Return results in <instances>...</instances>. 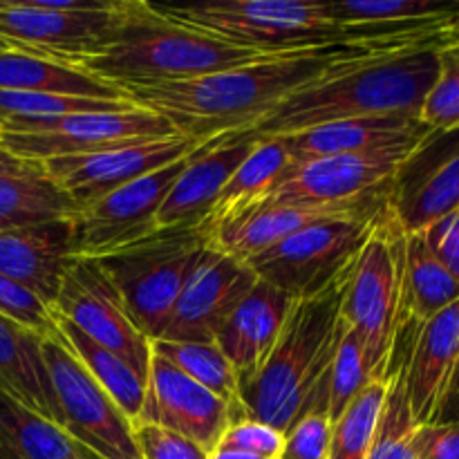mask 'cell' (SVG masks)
<instances>
[{"mask_svg": "<svg viewBox=\"0 0 459 459\" xmlns=\"http://www.w3.org/2000/svg\"><path fill=\"white\" fill-rule=\"evenodd\" d=\"M384 48L372 43H336L263 56L200 79L128 90L126 97L134 106L169 119L182 137L209 142L222 134L249 133L291 94L325 79L345 63Z\"/></svg>", "mask_w": 459, "mask_h": 459, "instance_id": "6da1fadb", "label": "cell"}, {"mask_svg": "<svg viewBox=\"0 0 459 459\" xmlns=\"http://www.w3.org/2000/svg\"><path fill=\"white\" fill-rule=\"evenodd\" d=\"M439 49H375L291 94L249 130L251 137H282L330 121L379 115H417L439 76Z\"/></svg>", "mask_w": 459, "mask_h": 459, "instance_id": "7a4b0ae2", "label": "cell"}, {"mask_svg": "<svg viewBox=\"0 0 459 459\" xmlns=\"http://www.w3.org/2000/svg\"><path fill=\"white\" fill-rule=\"evenodd\" d=\"M258 58L263 56L251 49L173 21L152 3L128 0L124 21L106 48L74 67L128 92L200 79Z\"/></svg>", "mask_w": 459, "mask_h": 459, "instance_id": "3957f363", "label": "cell"}, {"mask_svg": "<svg viewBox=\"0 0 459 459\" xmlns=\"http://www.w3.org/2000/svg\"><path fill=\"white\" fill-rule=\"evenodd\" d=\"M345 281L314 299L296 300L263 370L240 385L245 417L287 435L309 412L339 343Z\"/></svg>", "mask_w": 459, "mask_h": 459, "instance_id": "277c9868", "label": "cell"}, {"mask_svg": "<svg viewBox=\"0 0 459 459\" xmlns=\"http://www.w3.org/2000/svg\"><path fill=\"white\" fill-rule=\"evenodd\" d=\"M406 231L393 206L379 213L341 299V321L357 332L372 379H385L403 316Z\"/></svg>", "mask_w": 459, "mask_h": 459, "instance_id": "5b68a950", "label": "cell"}, {"mask_svg": "<svg viewBox=\"0 0 459 459\" xmlns=\"http://www.w3.org/2000/svg\"><path fill=\"white\" fill-rule=\"evenodd\" d=\"M161 13L260 56L303 52L345 43L327 3L303 0H224V3L155 4Z\"/></svg>", "mask_w": 459, "mask_h": 459, "instance_id": "8992f818", "label": "cell"}, {"mask_svg": "<svg viewBox=\"0 0 459 459\" xmlns=\"http://www.w3.org/2000/svg\"><path fill=\"white\" fill-rule=\"evenodd\" d=\"M204 229H160L146 240L99 258L134 325L148 341L164 336L175 303L206 247Z\"/></svg>", "mask_w": 459, "mask_h": 459, "instance_id": "52a82bcc", "label": "cell"}, {"mask_svg": "<svg viewBox=\"0 0 459 459\" xmlns=\"http://www.w3.org/2000/svg\"><path fill=\"white\" fill-rule=\"evenodd\" d=\"M388 204L309 224L254 255L247 267L258 281L269 282L294 300L314 299L350 276L379 213Z\"/></svg>", "mask_w": 459, "mask_h": 459, "instance_id": "ba28073f", "label": "cell"}, {"mask_svg": "<svg viewBox=\"0 0 459 459\" xmlns=\"http://www.w3.org/2000/svg\"><path fill=\"white\" fill-rule=\"evenodd\" d=\"M421 143L291 164L281 184L260 200L267 204L303 209H379L390 202L394 178L403 161Z\"/></svg>", "mask_w": 459, "mask_h": 459, "instance_id": "9c48e42d", "label": "cell"}, {"mask_svg": "<svg viewBox=\"0 0 459 459\" xmlns=\"http://www.w3.org/2000/svg\"><path fill=\"white\" fill-rule=\"evenodd\" d=\"M126 7L128 0H0V40L74 65L106 48Z\"/></svg>", "mask_w": 459, "mask_h": 459, "instance_id": "30bf717a", "label": "cell"}, {"mask_svg": "<svg viewBox=\"0 0 459 459\" xmlns=\"http://www.w3.org/2000/svg\"><path fill=\"white\" fill-rule=\"evenodd\" d=\"M58 424L101 459H139L133 424L56 332L40 341Z\"/></svg>", "mask_w": 459, "mask_h": 459, "instance_id": "8fae6325", "label": "cell"}, {"mask_svg": "<svg viewBox=\"0 0 459 459\" xmlns=\"http://www.w3.org/2000/svg\"><path fill=\"white\" fill-rule=\"evenodd\" d=\"M179 137L178 130L157 112L146 108H126L112 112H81L40 121L22 134H0V148L25 161H48L58 157H79L110 148L137 146Z\"/></svg>", "mask_w": 459, "mask_h": 459, "instance_id": "7c38bea8", "label": "cell"}, {"mask_svg": "<svg viewBox=\"0 0 459 459\" xmlns=\"http://www.w3.org/2000/svg\"><path fill=\"white\" fill-rule=\"evenodd\" d=\"M191 157L124 184L81 206L72 218V251L76 258H106L157 233V213Z\"/></svg>", "mask_w": 459, "mask_h": 459, "instance_id": "4fadbf2b", "label": "cell"}, {"mask_svg": "<svg viewBox=\"0 0 459 459\" xmlns=\"http://www.w3.org/2000/svg\"><path fill=\"white\" fill-rule=\"evenodd\" d=\"M52 309L148 379L151 341L133 323L119 291L99 260L72 258Z\"/></svg>", "mask_w": 459, "mask_h": 459, "instance_id": "5bb4252c", "label": "cell"}, {"mask_svg": "<svg viewBox=\"0 0 459 459\" xmlns=\"http://www.w3.org/2000/svg\"><path fill=\"white\" fill-rule=\"evenodd\" d=\"M204 143L206 142L179 134L173 139L110 148V151L92 152V155L58 157V160L40 161V166L81 209V206L117 191L124 184L195 155Z\"/></svg>", "mask_w": 459, "mask_h": 459, "instance_id": "9a60e30c", "label": "cell"}, {"mask_svg": "<svg viewBox=\"0 0 459 459\" xmlns=\"http://www.w3.org/2000/svg\"><path fill=\"white\" fill-rule=\"evenodd\" d=\"M255 282L258 278L247 263L222 254L206 242L161 339L179 343H213L220 327Z\"/></svg>", "mask_w": 459, "mask_h": 459, "instance_id": "2e32d148", "label": "cell"}, {"mask_svg": "<svg viewBox=\"0 0 459 459\" xmlns=\"http://www.w3.org/2000/svg\"><path fill=\"white\" fill-rule=\"evenodd\" d=\"M390 206L406 233H421L459 209V128L433 130L403 161Z\"/></svg>", "mask_w": 459, "mask_h": 459, "instance_id": "e0dca14e", "label": "cell"}, {"mask_svg": "<svg viewBox=\"0 0 459 459\" xmlns=\"http://www.w3.org/2000/svg\"><path fill=\"white\" fill-rule=\"evenodd\" d=\"M238 420L240 417L227 402L202 388L160 354H151L146 399L137 421L173 430L211 453Z\"/></svg>", "mask_w": 459, "mask_h": 459, "instance_id": "ac0fdd59", "label": "cell"}, {"mask_svg": "<svg viewBox=\"0 0 459 459\" xmlns=\"http://www.w3.org/2000/svg\"><path fill=\"white\" fill-rule=\"evenodd\" d=\"M403 352V379L417 426L433 424L459 354V300L421 325L397 336Z\"/></svg>", "mask_w": 459, "mask_h": 459, "instance_id": "d6986e66", "label": "cell"}, {"mask_svg": "<svg viewBox=\"0 0 459 459\" xmlns=\"http://www.w3.org/2000/svg\"><path fill=\"white\" fill-rule=\"evenodd\" d=\"M254 146L255 137L249 133L222 134L206 142L195 155H191L166 195L157 213V229L204 227L218 204L220 193Z\"/></svg>", "mask_w": 459, "mask_h": 459, "instance_id": "ffe728a7", "label": "cell"}, {"mask_svg": "<svg viewBox=\"0 0 459 459\" xmlns=\"http://www.w3.org/2000/svg\"><path fill=\"white\" fill-rule=\"evenodd\" d=\"M433 128L417 115H379L357 119L330 121L299 133L282 134L294 164L323 160V157L354 155V152L384 151V148L421 143Z\"/></svg>", "mask_w": 459, "mask_h": 459, "instance_id": "44dd1931", "label": "cell"}, {"mask_svg": "<svg viewBox=\"0 0 459 459\" xmlns=\"http://www.w3.org/2000/svg\"><path fill=\"white\" fill-rule=\"evenodd\" d=\"M294 305L290 294L258 281L220 327L213 343L238 372L240 385L263 370Z\"/></svg>", "mask_w": 459, "mask_h": 459, "instance_id": "7402d4cb", "label": "cell"}, {"mask_svg": "<svg viewBox=\"0 0 459 459\" xmlns=\"http://www.w3.org/2000/svg\"><path fill=\"white\" fill-rule=\"evenodd\" d=\"M72 251V218L0 231V273L52 307Z\"/></svg>", "mask_w": 459, "mask_h": 459, "instance_id": "603a6c76", "label": "cell"}, {"mask_svg": "<svg viewBox=\"0 0 459 459\" xmlns=\"http://www.w3.org/2000/svg\"><path fill=\"white\" fill-rule=\"evenodd\" d=\"M343 213H361V211L303 209V206H278L255 200L213 222H206L202 229L209 245L240 263H249L254 255L272 249L291 233Z\"/></svg>", "mask_w": 459, "mask_h": 459, "instance_id": "cb8c5ba5", "label": "cell"}, {"mask_svg": "<svg viewBox=\"0 0 459 459\" xmlns=\"http://www.w3.org/2000/svg\"><path fill=\"white\" fill-rule=\"evenodd\" d=\"M0 90H16V92H52L65 97L99 99V101H128L124 90L115 88L108 81L40 56V54L21 52V49H3L0 52Z\"/></svg>", "mask_w": 459, "mask_h": 459, "instance_id": "d4e9b609", "label": "cell"}, {"mask_svg": "<svg viewBox=\"0 0 459 459\" xmlns=\"http://www.w3.org/2000/svg\"><path fill=\"white\" fill-rule=\"evenodd\" d=\"M40 336L0 316V393L58 424L56 402L40 354ZM61 426V424H58Z\"/></svg>", "mask_w": 459, "mask_h": 459, "instance_id": "484cf974", "label": "cell"}, {"mask_svg": "<svg viewBox=\"0 0 459 459\" xmlns=\"http://www.w3.org/2000/svg\"><path fill=\"white\" fill-rule=\"evenodd\" d=\"M0 459H101L48 417L0 393Z\"/></svg>", "mask_w": 459, "mask_h": 459, "instance_id": "4316f807", "label": "cell"}, {"mask_svg": "<svg viewBox=\"0 0 459 459\" xmlns=\"http://www.w3.org/2000/svg\"><path fill=\"white\" fill-rule=\"evenodd\" d=\"M79 206L40 164L0 175V231L70 220Z\"/></svg>", "mask_w": 459, "mask_h": 459, "instance_id": "83f0119b", "label": "cell"}, {"mask_svg": "<svg viewBox=\"0 0 459 459\" xmlns=\"http://www.w3.org/2000/svg\"><path fill=\"white\" fill-rule=\"evenodd\" d=\"M459 300V281L433 255L421 233H406L403 327L421 325Z\"/></svg>", "mask_w": 459, "mask_h": 459, "instance_id": "f1b7e54d", "label": "cell"}, {"mask_svg": "<svg viewBox=\"0 0 459 459\" xmlns=\"http://www.w3.org/2000/svg\"><path fill=\"white\" fill-rule=\"evenodd\" d=\"M54 314V323H56L58 332L65 339V343L70 345L72 352L76 354L81 363H83L85 370L94 377L99 385L106 390L108 397L119 406V411L124 412L126 420L130 424H134L143 408V399H146V377L139 375L130 363H126L124 359L117 357L115 352L106 350L103 345L94 343L92 339L83 334L76 325H72L67 318H63L61 314Z\"/></svg>", "mask_w": 459, "mask_h": 459, "instance_id": "f546056e", "label": "cell"}, {"mask_svg": "<svg viewBox=\"0 0 459 459\" xmlns=\"http://www.w3.org/2000/svg\"><path fill=\"white\" fill-rule=\"evenodd\" d=\"M291 164L294 161H291L290 151H287L285 142L281 137L255 139L254 151L247 155V160L231 175L224 191L220 193L213 213L209 215L206 222H213V220L267 195L269 191H273L281 184V179L285 178Z\"/></svg>", "mask_w": 459, "mask_h": 459, "instance_id": "4dcf8cb0", "label": "cell"}, {"mask_svg": "<svg viewBox=\"0 0 459 459\" xmlns=\"http://www.w3.org/2000/svg\"><path fill=\"white\" fill-rule=\"evenodd\" d=\"M341 30L411 27L459 18V0H327Z\"/></svg>", "mask_w": 459, "mask_h": 459, "instance_id": "1f68e13d", "label": "cell"}, {"mask_svg": "<svg viewBox=\"0 0 459 459\" xmlns=\"http://www.w3.org/2000/svg\"><path fill=\"white\" fill-rule=\"evenodd\" d=\"M151 350L173 363L178 370L191 377L195 384L213 393L222 402L236 411V415L245 417L240 403V379L222 350L215 343H179V341H151Z\"/></svg>", "mask_w": 459, "mask_h": 459, "instance_id": "d6a6232c", "label": "cell"}, {"mask_svg": "<svg viewBox=\"0 0 459 459\" xmlns=\"http://www.w3.org/2000/svg\"><path fill=\"white\" fill-rule=\"evenodd\" d=\"M372 377L368 370L366 354H363L361 339L352 327L339 323V343H336L334 357H332L330 370L325 379L318 385L309 412H323L334 424L345 408L354 402L359 393L370 384ZM307 415V412H305Z\"/></svg>", "mask_w": 459, "mask_h": 459, "instance_id": "836d02e7", "label": "cell"}, {"mask_svg": "<svg viewBox=\"0 0 459 459\" xmlns=\"http://www.w3.org/2000/svg\"><path fill=\"white\" fill-rule=\"evenodd\" d=\"M130 101H99V99L65 97L52 92H16L0 90V134L30 133L40 121L81 112H112L133 108Z\"/></svg>", "mask_w": 459, "mask_h": 459, "instance_id": "e575fe53", "label": "cell"}, {"mask_svg": "<svg viewBox=\"0 0 459 459\" xmlns=\"http://www.w3.org/2000/svg\"><path fill=\"white\" fill-rule=\"evenodd\" d=\"M415 424L408 403L406 379H403L402 345L394 343L393 361L388 370V393L381 408L375 439L366 459H417L415 455Z\"/></svg>", "mask_w": 459, "mask_h": 459, "instance_id": "d590c367", "label": "cell"}, {"mask_svg": "<svg viewBox=\"0 0 459 459\" xmlns=\"http://www.w3.org/2000/svg\"><path fill=\"white\" fill-rule=\"evenodd\" d=\"M388 393V377L372 379L332 424V442L327 459H366L375 439L381 408Z\"/></svg>", "mask_w": 459, "mask_h": 459, "instance_id": "8d00e7d4", "label": "cell"}, {"mask_svg": "<svg viewBox=\"0 0 459 459\" xmlns=\"http://www.w3.org/2000/svg\"><path fill=\"white\" fill-rule=\"evenodd\" d=\"M433 130L459 128V40L439 49V76L420 110Z\"/></svg>", "mask_w": 459, "mask_h": 459, "instance_id": "74e56055", "label": "cell"}, {"mask_svg": "<svg viewBox=\"0 0 459 459\" xmlns=\"http://www.w3.org/2000/svg\"><path fill=\"white\" fill-rule=\"evenodd\" d=\"M0 316L27 327L40 339H48L58 332L52 307L4 273H0Z\"/></svg>", "mask_w": 459, "mask_h": 459, "instance_id": "f35d334b", "label": "cell"}, {"mask_svg": "<svg viewBox=\"0 0 459 459\" xmlns=\"http://www.w3.org/2000/svg\"><path fill=\"white\" fill-rule=\"evenodd\" d=\"M332 442V421L323 412H307L285 435L278 459H327Z\"/></svg>", "mask_w": 459, "mask_h": 459, "instance_id": "ab89813d", "label": "cell"}, {"mask_svg": "<svg viewBox=\"0 0 459 459\" xmlns=\"http://www.w3.org/2000/svg\"><path fill=\"white\" fill-rule=\"evenodd\" d=\"M139 459H209V453L191 439L155 424H133Z\"/></svg>", "mask_w": 459, "mask_h": 459, "instance_id": "60d3db41", "label": "cell"}, {"mask_svg": "<svg viewBox=\"0 0 459 459\" xmlns=\"http://www.w3.org/2000/svg\"><path fill=\"white\" fill-rule=\"evenodd\" d=\"M282 444H285V435L281 430L263 421L242 417L229 426L218 448H233V451H245L263 459H278L282 453Z\"/></svg>", "mask_w": 459, "mask_h": 459, "instance_id": "b9f144b4", "label": "cell"}, {"mask_svg": "<svg viewBox=\"0 0 459 459\" xmlns=\"http://www.w3.org/2000/svg\"><path fill=\"white\" fill-rule=\"evenodd\" d=\"M435 258L459 281V209L421 231Z\"/></svg>", "mask_w": 459, "mask_h": 459, "instance_id": "7bdbcfd3", "label": "cell"}, {"mask_svg": "<svg viewBox=\"0 0 459 459\" xmlns=\"http://www.w3.org/2000/svg\"><path fill=\"white\" fill-rule=\"evenodd\" d=\"M415 455L417 459H459V421L420 426Z\"/></svg>", "mask_w": 459, "mask_h": 459, "instance_id": "ee69618b", "label": "cell"}, {"mask_svg": "<svg viewBox=\"0 0 459 459\" xmlns=\"http://www.w3.org/2000/svg\"><path fill=\"white\" fill-rule=\"evenodd\" d=\"M451 421H459V354L433 424H451Z\"/></svg>", "mask_w": 459, "mask_h": 459, "instance_id": "f6af8a7d", "label": "cell"}, {"mask_svg": "<svg viewBox=\"0 0 459 459\" xmlns=\"http://www.w3.org/2000/svg\"><path fill=\"white\" fill-rule=\"evenodd\" d=\"M36 164V161H25V160H18V157L9 155L7 151L0 148V175L3 173H16V170L27 169V166Z\"/></svg>", "mask_w": 459, "mask_h": 459, "instance_id": "bcb514c9", "label": "cell"}, {"mask_svg": "<svg viewBox=\"0 0 459 459\" xmlns=\"http://www.w3.org/2000/svg\"><path fill=\"white\" fill-rule=\"evenodd\" d=\"M209 459H263L258 455H251L245 451H233V448H215L209 453Z\"/></svg>", "mask_w": 459, "mask_h": 459, "instance_id": "7dc6e473", "label": "cell"}, {"mask_svg": "<svg viewBox=\"0 0 459 459\" xmlns=\"http://www.w3.org/2000/svg\"><path fill=\"white\" fill-rule=\"evenodd\" d=\"M3 49H12V48H9L7 43H3V40H0V52H3Z\"/></svg>", "mask_w": 459, "mask_h": 459, "instance_id": "c3c4849f", "label": "cell"}]
</instances>
